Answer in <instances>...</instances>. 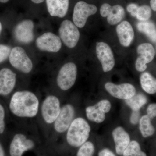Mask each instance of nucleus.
I'll use <instances>...</instances> for the list:
<instances>
[{"label":"nucleus","mask_w":156,"mask_h":156,"mask_svg":"<svg viewBox=\"0 0 156 156\" xmlns=\"http://www.w3.org/2000/svg\"><path fill=\"white\" fill-rule=\"evenodd\" d=\"M59 36L68 48H73L76 46L80 38V33L77 27L69 20H65L59 27Z\"/></svg>","instance_id":"6"},{"label":"nucleus","mask_w":156,"mask_h":156,"mask_svg":"<svg viewBox=\"0 0 156 156\" xmlns=\"http://www.w3.org/2000/svg\"><path fill=\"white\" fill-rule=\"evenodd\" d=\"M137 29L145 34L147 37L154 43L156 42V26L152 21H140L136 25Z\"/></svg>","instance_id":"21"},{"label":"nucleus","mask_w":156,"mask_h":156,"mask_svg":"<svg viewBox=\"0 0 156 156\" xmlns=\"http://www.w3.org/2000/svg\"><path fill=\"white\" fill-rule=\"evenodd\" d=\"M140 119V111H132L130 116V122L133 125H136L139 123Z\"/></svg>","instance_id":"31"},{"label":"nucleus","mask_w":156,"mask_h":156,"mask_svg":"<svg viewBox=\"0 0 156 156\" xmlns=\"http://www.w3.org/2000/svg\"><path fill=\"white\" fill-rule=\"evenodd\" d=\"M60 100L56 95H51L46 97L42 102L41 114L46 124H53L58 117L61 109Z\"/></svg>","instance_id":"3"},{"label":"nucleus","mask_w":156,"mask_h":156,"mask_svg":"<svg viewBox=\"0 0 156 156\" xmlns=\"http://www.w3.org/2000/svg\"><path fill=\"white\" fill-rule=\"evenodd\" d=\"M112 6L108 3H104L100 8V14L102 17H107L110 12Z\"/></svg>","instance_id":"30"},{"label":"nucleus","mask_w":156,"mask_h":156,"mask_svg":"<svg viewBox=\"0 0 156 156\" xmlns=\"http://www.w3.org/2000/svg\"><path fill=\"white\" fill-rule=\"evenodd\" d=\"M33 2L36 3V4H40L44 2V0H31Z\"/></svg>","instance_id":"37"},{"label":"nucleus","mask_w":156,"mask_h":156,"mask_svg":"<svg viewBox=\"0 0 156 156\" xmlns=\"http://www.w3.org/2000/svg\"><path fill=\"white\" fill-rule=\"evenodd\" d=\"M35 147L34 140L22 133L14 135L9 148L11 156H22L24 152L33 149Z\"/></svg>","instance_id":"10"},{"label":"nucleus","mask_w":156,"mask_h":156,"mask_svg":"<svg viewBox=\"0 0 156 156\" xmlns=\"http://www.w3.org/2000/svg\"><path fill=\"white\" fill-rule=\"evenodd\" d=\"M16 74L7 68L0 70V95L7 96L14 90L17 81Z\"/></svg>","instance_id":"16"},{"label":"nucleus","mask_w":156,"mask_h":156,"mask_svg":"<svg viewBox=\"0 0 156 156\" xmlns=\"http://www.w3.org/2000/svg\"><path fill=\"white\" fill-rule=\"evenodd\" d=\"M123 156H147L145 152L141 151L139 143L136 140L131 141L123 152Z\"/></svg>","instance_id":"25"},{"label":"nucleus","mask_w":156,"mask_h":156,"mask_svg":"<svg viewBox=\"0 0 156 156\" xmlns=\"http://www.w3.org/2000/svg\"><path fill=\"white\" fill-rule=\"evenodd\" d=\"M77 75L76 66L73 62L66 63L59 70L57 75V86L62 91L69 90L75 83Z\"/></svg>","instance_id":"4"},{"label":"nucleus","mask_w":156,"mask_h":156,"mask_svg":"<svg viewBox=\"0 0 156 156\" xmlns=\"http://www.w3.org/2000/svg\"><path fill=\"white\" fill-rule=\"evenodd\" d=\"M98 156H116L115 154L108 148L102 149L99 152Z\"/></svg>","instance_id":"34"},{"label":"nucleus","mask_w":156,"mask_h":156,"mask_svg":"<svg viewBox=\"0 0 156 156\" xmlns=\"http://www.w3.org/2000/svg\"><path fill=\"white\" fill-rule=\"evenodd\" d=\"M2 23L0 22V34H1V31H2Z\"/></svg>","instance_id":"39"},{"label":"nucleus","mask_w":156,"mask_h":156,"mask_svg":"<svg viewBox=\"0 0 156 156\" xmlns=\"http://www.w3.org/2000/svg\"><path fill=\"white\" fill-rule=\"evenodd\" d=\"M151 16V10L150 7L148 5H143L139 7L136 17L140 21L148 20Z\"/></svg>","instance_id":"27"},{"label":"nucleus","mask_w":156,"mask_h":156,"mask_svg":"<svg viewBox=\"0 0 156 156\" xmlns=\"http://www.w3.org/2000/svg\"><path fill=\"white\" fill-rule=\"evenodd\" d=\"M139 6L136 4L134 3L128 5L127 7V11L130 13L131 16L134 17H136V12L138 10Z\"/></svg>","instance_id":"33"},{"label":"nucleus","mask_w":156,"mask_h":156,"mask_svg":"<svg viewBox=\"0 0 156 156\" xmlns=\"http://www.w3.org/2000/svg\"><path fill=\"white\" fill-rule=\"evenodd\" d=\"M112 108L110 101L108 99L99 101L95 105H90L86 108V116L88 119L96 123L103 122L108 113Z\"/></svg>","instance_id":"9"},{"label":"nucleus","mask_w":156,"mask_h":156,"mask_svg":"<svg viewBox=\"0 0 156 156\" xmlns=\"http://www.w3.org/2000/svg\"><path fill=\"white\" fill-rule=\"evenodd\" d=\"M141 88L146 93L154 94L156 93V79L149 73L144 72L140 78Z\"/></svg>","instance_id":"20"},{"label":"nucleus","mask_w":156,"mask_h":156,"mask_svg":"<svg viewBox=\"0 0 156 156\" xmlns=\"http://www.w3.org/2000/svg\"><path fill=\"white\" fill-rule=\"evenodd\" d=\"M5 111L0 103V134H2L5 129Z\"/></svg>","instance_id":"29"},{"label":"nucleus","mask_w":156,"mask_h":156,"mask_svg":"<svg viewBox=\"0 0 156 156\" xmlns=\"http://www.w3.org/2000/svg\"><path fill=\"white\" fill-rule=\"evenodd\" d=\"M112 136L115 144L116 153L119 155H122L124 151L131 142L129 134L121 126H118L113 130Z\"/></svg>","instance_id":"17"},{"label":"nucleus","mask_w":156,"mask_h":156,"mask_svg":"<svg viewBox=\"0 0 156 156\" xmlns=\"http://www.w3.org/2000/svg\"><path fill=\"white\" fill-rule=\"evenodd\" d=\"M96 53L103 71L106 73L111 71L115 65V59L110 46L105 42H97Z\"/></svg>","instance_id":"12"},{"label":"nucleus","mask_w":156,"mask_h":156,"mask_svg":"<svg viewBox=\"0 0 156 156\" xmlns=\"http://www.w3.org/2000/svg\"><path fill=\"white\" fill-rule=\"evenodd\" d=\"M91 131L90 125L84 118L74 119L66 132L67 143L73 147H80L88 141Z\"/></svg>","instance_id":"2"},{"label":"nucleus","mask_w":156,"mask_h":156,"mask_svg":"<svg viewBox=\"0 0 156 156\" xmlns=\"http://www.w3.org/2000/svg\"><path fill=\"white\" fill-rule=\"evenodd\" d=\"M105 88L110 95L121 100H127L136 94L135 87L128 83L117 85L111 82H107L105 85Z\"/></svg>","instance_id":"11"},{"label":"nucleus","mask_w":156,"mask_h":156,"mask_svg":"<svg viewBox=\"0 0 156 156\" xmlns=\"http://www.w3.org/2000/svg\"><path fill=\"white\" fill-rule=\"evenodd\" d=\"M97 8L94 5L80 1L76 4L73 15V23L78 27L83 28L87 21L88 17L97 12Z\"/></svg>","instance_id":"8"},{"label":"nucleus","mask_w":156,"mask_h":156,"mask_svg":"<svg viewBox=\"0 0 156 156\" xmlns=\"http://www.w3.org/2000/svg\"><path fill=\"white\" fill-rule=\"evenodd\" d=\"M10 0H0V2L2 3H6L8 2Z\"/></svg>","instance_id":"38"},{"label":"nucleus","mask_w":156,"mask_h":156,"mask_svg":"<svg viewBox=\"0 0 156 156\" xmlns=\"http://www.w3.org/2000/svg\"><path fill=\"white\" fill-rule=\"evenodd\" d=\"M9 107L11 112L16 116L33 118L38 113L40 101L34 92L27 90L17 91L11 97Z\"/></svg>","instance_id":"1"},{"label":"nucleus","mask_w":156,"mask_h":156,"mask_svg":"<svg viewBox=\"0 0 156 156\" xmlns=\"http://www.w3.org/2000/svg\"><path fill=\"white\" fill-rule=\"evenodd\" d=\"M147 113L151 119H153L156 117V103L151 104L148 106Z\"/></svg>","instance_id":"32"},{"label":"nucleus","mask_w":156,"mask_h":156,"mask_svg":"<svg viewBox=\"0 0 156 156\" xmlns=\"http://www.w3.org/2000/svg\"><path fill=\"white\" fill-rule=\"evenodd\" d=\"M11 48L7 45L0 44V63L4 62L9 57Z\"/></svg>","instance_id":"28"},{"label":"nucleus","mask_w":156,"mask_h":156,"mask_svg":"<svg viewBox=\"0 0 156 156\" xmlns=\"http://www.w3.org/2000/svg\"><path fill=\"white\" fill-rule=\"evenodd\" d=\"M116 30L120 44L123 47H129L134 37V29L131 23L126 20L122 21L117 26Z\"/></svg>","instance_id":"18"},{"label":"nucleus","mask_w":156,"mask_h":156,"mask_svg":"<svg viewBox=\"0 0 156 156\" xmlns=\"http://www.w3.org/2000/svg\"><path fill=\"white\" fill-rule=\"evenodd\" d=\"M75 109L71 104H66L62 106L57 119L53 123V128L56 133L63 134L67 131L74 119Z\"/></svg>","instance_id":"7"},{"label":"nucleus","mask_w":156,"mask_h":156,"mask_svg":"<svg viewBox=\"0 0 156 156\" xmlns=\"http://www.w3.org/2000/svg\"><path fill=\"white\" fill-rule=\"evenodd\" d=\"M39 50L51 53H57L62 47L60 38L51 32H47L38 37L36 41Z\"/></svg>","instance_id":"14"},{"label":"nucleus","mask_w":156,"mask_h":156,"mask_svg":"<svg viewBox=\"0 0 156 156\" xmlns=\"http://www.w3.org/2000/svg\"><path fill=\"white\" fill-rule=\"evenodd\" d=\"M147 101V98L142 93L136 94L133 97L125 100L126 105L134 111H140Z\"/></svg>","instance_id":"24"},{"label":"nucleus","mask_w":156,"mask_h":156,"mask_svg":"<svg viewBox=\"0 0 156 156\" xmlns=\"http://www.w3.org/2000/svg\"><path fill=\"white\" fill-rule=\"evenodd\" d=\"M9 60L13 67L21 72L28 73L33 69L32 62L21 47H14L11 50Z\"/></svg>","instance_id":"5"},{"label":"nucleus","mask_w":156,"mask_h":156,"mask_svg":"<svg viewBox=\"0 0 156 156\" xmlns=\"http://www.w3.org/2000/svg\"><path fill=\"white\" fill-rule=\"evenodd\" d=\"M46 3L51 16L62 18L67 14L69 0H46Z\"/></svg>","instance_id":"19"},{"label":"nucleus","mask_w":156,"mask_h":156,"mask_svg":"<svg viewBox=\"0 0 156 156\" xmlns=\"http://www.w3.org/2000/svg\"><path fill=\"white\" fill-rule=\"evenodd\" d=\"M136 50L139 56L135 62V68L137 71L143 72L147 68V64L153 60L155 51L152 45L147 43L140 44Z\"/></svg>","instance_id":"13"},{"label":"nucleus","mask_w":156,"mask_h":156,"mask_svg":"<svg viewBox=\"0 0 156 156\" xmlns=\"http://www.w3.org/2000/svg\"><path fill=\"white\" fill-rule=\"evenodd\" d=\"M150 5L151 9L156 11V0H151Z\"/></svg>","instance_id":"35"},{"label":"nucleus","mask_w":156,"mask_h":156,"mask_svg":"<svg viewBox=\"0 0 156 156\" xmlns=\"http://www.w3.org/2000/svg\"><path fill=\"white\" fill-rule=\"evenodd\" d=\"M125 16V9L120 5L112 6L110 12L107 17L108 22L111 25L118 24L124 19Z\"/></svg>","instance_id":"22"},{"label":"nucleus","mask_w":156,"mask_h":156,"mask_svg":"<svg viewBox=\"0 0 156 156\" xmlns=\"http://www.w3.org/2000/svg\"><path fill=\"white\" fill-rule=\"evenodd\" d=\"M79 147L76 156H93L95 153V146L91 141H87Z\"/></svg>","instance_id":"26"},{"label":"nucleus","mask_w":156,"mask_h":156,"mask_svg":"<svg viewBox=\"0 0 156 156\" xmlns=\"http://www.w3.org/2000/svg\"><path fill=\"white\" fill-rule=\"evenodd\" d=\"M0 156H5V151L1 143H0Z\"/></svg>","instance_id":"36"},{"label":"nucleus","mask_w":156,"mask_h":156,"mask_svg":"<svg viewBox=\"0 0 156 156\" xmlns=\"http://www.w3.org/2000/svg\"><path fill=\"white\" fill-rule=\"evenodd\" d=\"M151 119L147 115L140 118L139 122V130L143 137H149L154 134L155 130L152 124Z\"/></svg>","instance_id":"23"},{"label":"nucleus","mask_w":156,"mask_h":156,"mask_svg":"<svg viewBox=\"0 0 156 156\" xmlns=\"http://www.w3.org/2000/svg\"><path fill=\"white\" fill-rule=\"evenodd\" d=\"M34 23L30 20H26L19 23L14 30V36L16 40L24 44H28L34 39Z\"/></svg>","instance_id":"15"}]
</instances>
